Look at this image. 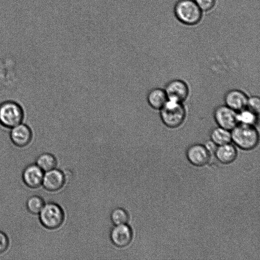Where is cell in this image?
Wrapping results in <instances>:
<instances>
[{"label": "cell", "mask_w": 260, "mask_h": 260, "mask_svg": "<svg viewBox=\"0 0 260 260\" xmlns=\"http://www.w3.org/2000/svg\"><path fill=\"white\" fill-rule=\"evenodd\" d=\"M231 133L232 141L242 149H253L259 142V134L254 126L238 123Z\"/></svg>", "instance_id": "obj_1"}, {"label": "cell", "mask_w": 260, "mask_h": 260, "mask_svg": "<svg viewBox=\"0 0 260 260\" xmlns=\"http://www.w3.org/2000/svg\"><path fill=\"white\" fill-rule=\"evenodd\" d=\"M159 110L162 123L171 128L179 127L186 116V109L183 103L168 100Z\"/></svg>", "instance_id": "obj_2"}, {"label": "cell", "mask_w": 260, "mask_h": 260, "mask_svg": "<svg viewBox=\"0 0 260 260\" xmlns=\"http://www.w3.org/2000/svg\"><path fill=\"white\" fill-rule=\"evenodd\" d=\"M174 12L180 22L188 25L197 24L202 17V11L194 0H179Z\"/></svg>", "instance_id": "obj_3"}, {"label": "cell", "mask_w": 260, "mask_h": 260, "mask_svg": "<svg viewBox=\"0 0 260 260\" xmlns=\"http://www.w3.org/2000/svg\"><path fill=\"white\" fill-rule=\"evenodd\" d=\"M24 113L22 107L13 101H6L0 104V125L7 128L22 123Z\"/></svg>", "instance_id": "obj_4"}, {"label": "cell", "mask_w": 260, "mask_h": 260, "mask_svg": "<svg viewBox=\"0 0 260 260\" xmlns=\"http://www.w3.org/2000/svg\"><path fill=\"white\" fill-rule=\"evenodd\" d=\"M39 214L41 224L48 229L58 228L64 219L63 210L58 205L54 203L45 204Z\"/></svg>", "instance_id": "obj_5"}, {"label": "cell", "mask_w": 260, "mask_h": 260, "mask_svg": "<svg viewBox=\"0 0 260 260\" xmlns=\"http://www.w3.org/2000/svg\"><path fill=\"white\" fill-rule=\"evenodd\" d=\"M213 116L218 126L229 131L238 124L237 112L225 105L217 106L214 111Z\"/></svg>", "instance_id": "obj_6"}, {"label": "cell", "mask_w": 260, "mask_h": 260, "mask_svg": "<svg viewBox=\"0 0 260 260\" xmlns=\"http://www.w3.org/2000/svg\"><path fill=\"white\" fill-rule=\"evenodd\" d=\"M165 91L168 100L183 103L189 94L186 83L180 79L172 80L166 84Z\"/></svg>", "instance_id": "obj_7"}, {"label": "cell", "mask_w": 260, "mask_h": 260, "mask_svg": "<svg viewBox=\"0 0 260 260\" xmlns=\"http://www.w3.org/2000/svg\"><path fill=\"white\" fill-rule=\"evenodd\" d=\"M32 136L30 127L22 123L12 128L10 133L11 142L19 147H24L29 145L32 140Z\"/></svg>", "instance_id": "obj_8"}, {"label": "cell", "mask_w": 260, "mask_h": 260, "mask_svg": "<svg viewBox=\"0 0 260 260\" xmlns=\"http://www.w3.org/2000/svg\"><path fill=\"white\" fill-rule=\"evenodd\" d=\"M186 154L188 160L196 166L206 164L210 157L209 152L204 145L201 144H194L189 146Z\"/></svg>", "instance_id": "obj_9"}, {"label": "cell", "mask_w": 260, "mask_h": 260, "mask_svg": "<svg viewBox=\"0 0 260 260\" xmlns=\"http://www.w3.org/2000/svg\"><path fill=\"white\" fill-rule=\"evenodd\" d=\"M44 176V171L36 164H30L24 169L22 178L23 183L27 187L31 188H36L42 184Z\"/></svg>", "instance_id": "obj_10"}, {"label": "cell", "mask_w": 260, "mask_h": 260, "mask_svg": "<svg viewBox=\"0 0 260 260\" xmlns=\"http://www.w3.org/2000/svg\"><path fill=\"white\" fill-rule=\"evenodd\" d=\"M132 230L126 223L115 225L110 233V238L112 243L119 247L128 245L132 241Z\"/></svg>", "instance_id": "obj_11"}, {"label": "cell", "mask_w": 260, "mask_h": 260, "mask_svg": "<svg viewBox=\"0 0 260 260\" xmlns=\"http://www.w3.org/2000/svg\"><path fill=\"white\" fill-rule=\"evenodd\" d=\"M248 97L246 94L239 89H231L224 95V101L226 106L236 112L246 108Z\"/></svg>", "instance_id": "obj_12"}, {"label": "cell", "mask_w": 260, "mask_h": 260, "mask_svg": "<svg viewBox=\"0 0 260 260\" xmlns=\"http://www.w3.org/2000/svg\"><path fill=\"white\" fill-rule=\"evenodd\" d=\"M45 172L42 184L46 190L54 191L62 187L65 182V177L61 171L54 168Z\"/></svg>", "instance_id": "obj_13"}, {"label": "cell", "mask_w": 260, "mask_h": 260, "mask_svg": "<svg viewBox=\"0 0 260 260\" xmlns=\"http://www.w3.org/2000/svg\"><path fill=\"white\" fill-rule=\"evenodd\" d=\"M214 152L217 159L223 164L233 162L237 156V150L231 143L217 146Z\"/></svg>", "instance_id": "obj_14"}, {"label": "cell", "mask_w": 260, "mask_h": 260, "mask_svg": "<svg viewBox=\"0 0 260 260\" xmlns=\"http://www.w3.org/2000/svg\"><path fill=\"white\" fill-rule=\"evenodd\" d=\"M147 101L152 108L160 110L168 101V98L164 89L154 88L148 92Z\"/></svg>", "instance_id": "obj_15"}, {"label": "cell", "mask_w": 260, "mask_h": 260, "mask_svg": "<svg viewBox=\"0 0 260 260\" xmlns=\"http://www.w3.org/2000/svg\"><path fill=\"white\" fill-rule=\"evenodd\" d=\"M210 138L217 146L230 143L232 141L231 131L218 126L211 129Z\"/></svg>", "instance_id": "obj_16"}, {"label": "cell", "mask_w": 260, "mask_h": 260, "mask_svg": "<svg viewBox=\"0 0 260 260\" xmlns=\"http://www.w3.org/2000/svg\"><path fill=\"white\" fill-rule=\"evenodd\" d=\"M36 164L44 172H47L55 168L56 159L52 154L45 152L37 157Z\"/></svg>", "instance_id": "obj_17"}, {"label": "cell", "mask_w": 260, "mask_h": 260, "mask_svg": "<svg viewBox=\"0 0 260 260\" xmlns=\"http://www.w3.org/2000/svg\"><path fill=\"white\" fill-rule=\"evenodd\" d=\"M238 123L255 126L258 122V114L247 108L237 112Z\"/></svg>", "instance_id": "obj_18"}, {"label": "cell", "mask_w": 260, "mask_h": 260, "mask_svg": "<svg viewBox=\"0 0 260 260\" xmlns=\"http://www.w3.org/2000/svg\"><path fill=\"white\" fill-rule=\"evenodd\" d=\"M44 205L43 199L37 195L30 196L26 202V207L28 211L32 214H39Z\"/></svg>", "instance_id": "obj_19"}, {"label": "cell", "mask_w": 260, "mask_h": 260, "mask_svg": "<svg viewBox=\"0 0 260 260\" xmlns=\"http://www.w3.org/2000/svg\"><path fill=\"white\" fill-rule=\"evenodd\" d=\"M129 219L127 212L121 208H116L111 213V219L115 225L125 224Z\"/></svg>", "instance_id": "obj_20"}, {"label": "cell", "mask_w": 260, "mask_h": 260, "mask_svg": "<svg viewBox=\"0 0 260 260\" xmlns=\"http://www.w3.org/2000/svg\"><path fill=\"white\" fill-rule=\"evenodd\" d=\"M246 108L259 114L260 108V99L256 95L248 97Z\"/></svg>", "instance_id": "obj_21"}, {"label": "cell", "mask_w": 260, "mask_h": 260, "mask_svg": "<svg viewBox=\"0 0 260 260\" xmlns=\"http://www.w3.org/2000/svg\"><path fill=\"white\" fill-rule=\"evenodd\" d=\"M202 11H208L214 7L216 0H194Z\"/></svg>", "instance_id": "obj_22"}, {"label": "cell", "mask_w": 260, "mask_h": 260, "mask_svg": "<svg viewBox=\"0 0 260 260\" xmlns=\"http://www.w3.org/2000/svg\"><path fill=\"white\" fill-rule=\"evenodd\" d=\"M9 245V240L7 235L0 231V254L5 252Z\"/></svg>", "instance_id": "obj_23"}, {"label": "cell", "mask_w": 260, "mask_h": 260, "mask_svg": "<svg viewBox=\"0 0 260 260\" xmlns=\"http://www.w3.org/2000/svg\"><path fill=\"white\" fill-rule=\"evenodd\" d=\"M204 146L210 153L211 152H214L217 147V145L211 140L207 141Z\"/></svg>", "instance_id": "obj_24"}]
</instances>
